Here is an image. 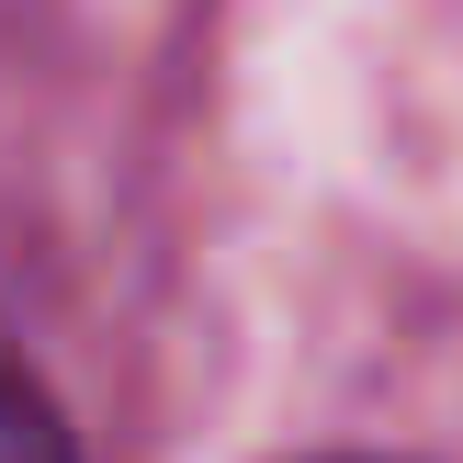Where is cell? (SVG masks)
I'll return each mask as SVG.
<instances>
[{"label":"cell","instance_id":"1","mask_svg":"<svg viewBox=\"0 0 463 463\" xmlns=\"http://www.w3.org/2000/svg\"><path fill=\"white\" fill-rule=\"evenodd\" d=\"M0 463H80L68 430H57V407H45V384L12 351H0Z\"/></svg>","mask_w":463,"mask_h":463}]
</instances>
